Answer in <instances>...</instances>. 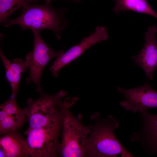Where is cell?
<instances>
[{
    "mask_svg": "<svg viewBox=\"0 0 157 157\" xmlns=\"http://www.w3.org/2000/svg\"><path fill=\"white\" fill-rule=\"evenodd\" d=\"M157 26L149 27L144 34L145 42L140 52L131 58L134 64L141 67L147 78L152 80L157 69V40L156 38Z\"/></svg>",
    "mask_w": 157,
    "mask_h": 157,
    "instance_id": "9",
    "label": "cell"
},
{
    "mask_svg": "<svg viewBox=\"0 0 157 157\" xmlns=\"http://www.w3.org/2000/svg\"><path fill=\"white\" fill-rule=\"evenodd\" d=\"M4 135L0 138V157L30 156L26 141L23 139L17 129Z\"/></svg>",
    "mask_w": 157,
    "mask_h": 157,
    "instance_id": "11",
    "label": "cell"
},
{
    "mask_svg": "<svg viewBox=\"0 0 157 157\" xmlns=\"http://www.w3.org/2000/svg\"><path fill=\"white\" fill-rule=\"evenodd\" d=\"M108 37L106 27L102 26H97L94 31L89 36L83 38L78 44L56 58L49 69L53 76L57 77L58 72L63 67L79 57L92 46L101 41L107 40Z\"/></svg>",
    "mask_w": 157,
    "mask_h": 157,
    "instance_id": "8",
    "label": "cell"
},
{
    "mask_svg": "<svg viewBox=\"0 0 157 157\" xmlns=\"http://www.w3.org/2000/svg\"><path fill=\"white\" fill-rule=\"evenodd\" d=\"M78 99L68 97L63 102V125L59 154L61 157H84L85 143L92 125H83L81 114L75 117L72 113L70 108Z\"/></svg>",
    "mask_w": 157,
    "mask_h": 157,
    "instance_id": "3",
    "label": "cell"
},
{
    "mask_svg": "<svg viewBox=\"0 0 157 157\" xmlns=\"http://www.w3.org/2000/svg\"><path fill=\"white\" fill-rule=\"evenodd\" d=\"M50 1H53V0H49ZM74 1L76 3H78L80 2L82 0H72Z\"/></svg>",
    "mask_w": 157,
    "mask_h": 157,
    "instance_id": "17",
    "label": "cell"
},
{
    "mask_svg": "<svg viewBox=\"0 0 157 157\" xmlns=\"http://www.w3.org/2000/svg\"><path fill=\"white\" fill-rule=\"evenodd\" d=\"M141 128L130 138L133 142L139 143L149 154H157V114L147 111L140 113Z\"/></svg>",
    "mask_w": 157,
    "mask_h": 157,
    "instance_id": "10",
    "label": "cell"
},
{
    "mask_svg": "<svg viewBox=\"0 0 157 157\" xmlns=\"http://www.w3.org/2000/svg\"><path fill=\"white\" fill-rule=\"evenodd\" d=\"M39 97L33 100L28 99L26 107L29 122L28 128L44 126L63 115L62 99L67 93L63 90L53 95L47 94L42 91Z\"/></svg>",
    "mask_w": 157,
    "mask_h": 157,
    "instance_id": "5",
    "label": "cell"
},
{
    "mask_svg": "<svg viewBox=\"0 0 157 157\" xmlns=\"http://www.w3.org/2000/svg\"><path fill=\"white\" fill-rule=\"evenodd\" d=\"M28 121L14 118L7 115L1 109L0 111V134L3 135L20 128Z\"/></svg>",
    "mask_w": 157,
    "mask_h": 157,
    "instance_id": "15",
    "label": "cell"
},
{
    "mask_svg": "<svg viewBox=\"0 0 157 157\" xmlns=\"http://www.w3.org/2000/svg\"><path fill=\"white\" fill-rule=\"evenodd\" d=\"M94 121L92 130L85 143L84 157H134L122 145L115 130L118 122L111 115L102 118L98 112L91 117Z\"/></svg>",
    "mask_w": 157,
    "mask_h": 157,
    "instance_id": "1",
    "label": "cell"
},
{
    "mask_svg": "<svg viewBox=\"0 0 157 157\" xmlns=\"http://www.w3.org/2000/svg\"><path fill=\"white\" fill-rule=\"evenodd\" d=\"M40 0H0V22L3 23L13 13L27 4H37Z\"/></svg>",
    "mask_w": 157,
    "mask_h": 157,
    "instance_id": "14",
    "label": "cell"
},
{
    "mask_svg": "<svg viewBox=\"0 0 157 157\" xmlns=\"http://www.w3.org/2000/svg\"><path fill=\"white\" fill-rule=\"evenodd\" d=\"M45 0L42 4H27L22 8V13L18 17L7 20L3 23L9 27L14 24L19 25L22 30L29 29L31 31H41L44 29L52 31L58 40L61 39L62 31L65 28L67 23L64 17L67 9H56Z\"/></svg>",
    "mask_w": 157,
    "mask_h": 157,
    "instance_id": "2",
    "label": "cell"
},
{
    "mask_svg": "<svg viewBox=\"0 0 157 157\" xmlns=\"http://www.w3.org/2000/svg\"><path fill=\"white\" fill-rule=\"evenodd\" d=\"M63 125V115L41 127L28 128L25 133L30 156L55 157L59 154V135Z\"/></svg>",
    "mask_w": 157,
    "mask_h": 157,
    "instance_id": "4",
    "label": "cell"
},
{
    "mask_svg": "<svg viewBox=\"0 0 157 157\" xmlns=\"http://www.w3.org/2000/svg\"><path fill=\"white\" fill-rule=\"evenodd\" d=\"M0 56L5 69L6 76L12 90V97H16L19 89L21 77L27 67L25 61L19 58L14 59L12 62L5 56L0 48Z\"/></svg>",
    "mask_w": 157,
    "mask_h": 157,
    "instance_id": "12",
    "label": "cell"
},
{
    "mask_svg": "<svg viewBox=\"0 0 157 157\" xmlns=\"http://www.w3.org/2000/svg\"><path fill=\"white\" fill-rule=\"evenodd\" d=\"M34 36V47L33 51L26 56L25 61L27 67L29 68V75L26 79L27 84L31 82L37 87L39 92L42 91L40 84V79L44 67L52 58H56L64 52L63 50L55 51L48 47L42 39L40 31L33 30Z\"/></svg>",
    "mask_w": 157,
    "mask_h": 157,
    "instance_id": "6",
    "label": "cell"
},
{
    "mask_svg": "<svg viewBox=\"0 0 157 157\" xmlns=\"http://www.w3.org/2000/svg\"><path fill=\"white\" fill-rule=\"evenodd\" d=\"M0 109L3 110L8 115L18 119L28 120L26 107L20 109L16 103V97H10L5 103L1 104Z\"/></svg>",
    "mask_w": 157,
    "mask_h": 157,
    "instance_id": "16",
    "label": "cell"
},
{
    "mask_svg": "<svg viewBox=\"0 0 157 157\" xmlns=\"http://www.w3.org/2000/svg\"><path fill=\"white\" fill-rule=\"evenodd\" d=\"M123 95L120 106L126 110L140 113L150 108H157V91L148 82L140 87L130 89L117 88Z\"/></svg>",
    "mask_w": 157,
    "mask_h": 157,
    "instance_id": "7",
    "label": "cell"
},
{
    "mask_svg": "<svg viewBox=\"0 0 157 157\" xmlns=\"http://www.w3.org/2000/svg\"><path fill=\"white\" fill-rule=\"evenodd\" d=\"M115 5L113 10L117 13L130 10L150 15L157 19V13L146 0H114Z\"/></svg>",
    "mask_w": 157,
    "mask_h": 157,
    "instance_id": "13",
    "label": "cell"
}]
</instances>
